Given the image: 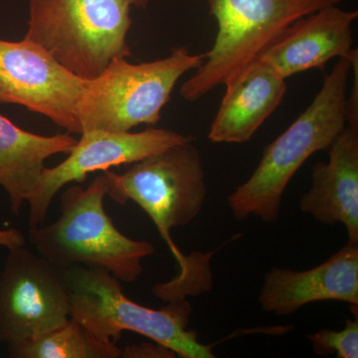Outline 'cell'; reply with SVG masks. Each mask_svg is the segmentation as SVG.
<instances>
[{
    "instance_id": "obj_1",
    "label": "cell",
    "mask_w": 358,
    "mask_h": 358,
    "mask_svg": "<svg viewBox=\"0 0 358 358\" xmlns=\"http://www.w3.org/2000/svg\"><path fill=\"white\" fill-rule=\"evenodd\" d=\"M352 62L339 59L324 75L319 93L291 126L264 148L262 159L248 180L227 197L238 221L257 216L266 223L279 219L289 181L313 154L331 147L345 127L348 84Z\"/></svg>"
},
{
    "instance_id": "obj_2",
    "label": "cell",
    "mask_w": 358,
    "mask_h": 358,
    "mask_svg": "<svg viewBox=\"0 0 358 358\" xmlns=\"http://www.w3.org/2000/svg\"><path fill=\"white\" fill-rule=\"evenodd\" d=\"M106 196L103 173L87 188L70 186L61 196L60 217L29 228L30 242L40 255L63 270L82 264L102 268L120 282H136L143 272V259L155 254V246L117 230L103 207Z\"/></svg>"
},
{
    "instance_id": "obj_3",
    "label": "cell",
    "mask_w": 358,
    "mask_h": 358,
    "mask_svg": "<svg viewBox=\"0 0 358 358\" xmlns=\"http://www.w3.org/2000/svg\"><path fill=\"white\" fill-rule=\"evenodd\" d=\"M150 0H29L24 39L39 45L81 79L100 76L115 58L131 56L133 7Z\"/></svg>"
},
{
    "instance_id": "obj_4",
    "label": "cell",
    "mask_w": 358,
    "mask_h": 358,
    "mask_svg": "<svg viewBox=\"0 0 358 358\" xmlns=\"http://www.w3.org/2000/svg\"><path fill=\"white\" fill-rule=\"evenodd\" d=\"M70 317L96 338L117 343L124 331H134L171 348L178 357L213 358L212 346L187 329L192 307L186 301H167L159 310L138 305L122 292L119 280L102 268L73 266L66 270Z\"/></svg>"
},
{
    "instance_id": "obj_5",
    "label": "cell",
    "mask_w": 358,
    "mask_h": 358,
    "mask_svg": "<svg viewBox=\"0 0 358 358\" xmlns=\"http://www.w3.org/2000/svg\"><path fill=\"white\" fill-rule=\"evenodd\" d=\"M217 33L203 63L180 88L195 102L218 86H227L294 21L345 0H206Z\"/></svg>"
},
{
    "instance_id": "obj_6",
    "label": "cell",
    "mask_w": 358,
    "mask_h": 358,
    "mask_svg": "<svg viewBox=\"0 0 358 358\" xmlns=\"http://www.w3.org/2000/svg\"><path fill=\"white\" fill-rule=\"evenodd\" d=\"M187 47L152 62L131 64L115 58L100 76L89 80L79 105L82 133H124L140 124L155 126L171 100L174 87L186 72L203 63Z\"/></svg>"
},
{
    "instance_id": "obj_7",
    "label": "cell",
    "mask_w": 358,
    "mask_h": 358,
    "mask_svg": "<svg viewBox=\"0 0 358 358\" xmlns=\"http://www.w3.org/2000/svg\"><path fill=\"white\" fill-rule=\"evenodd\" d=\"M103 173L108 196L117 204H138L166 240L179 268L185 267L186 256L171 239V230L194 220L207 196L203 164L193 141L134 162L124 173Z\"/></svg>"
},
{
    "instance_id": "obj_8",
    "label": "cell",
    "mask_w": 358,
    "mask_h": 358,
    "mask_svg": "<svg viewBox=\"0 0 358 358\" xmlns=\"http://www.w3.org/2000/svg\"><path fill=\"white\" fill-rule=\"evenodd\" d=\"M70 319L66 270L25 246L9 249L0 273V341L37 338Z\"/></svg>"
},
{
    "instance_id": "obj_9",
    "label": "cell",
    "mask_w": 358,
    "mask_h": 358,
    "mask_svg": "<svg viewBox=\"0 0 358 358\" xmlns=\"http://www.w3.org/2000/svg\"><path fill=\"white\" fill-rule=\"evenodd\" d=\"M86 83L39 45L0 39V103L22 106L81 134L79 105Z\"/></svg>"
},
{
    "instance_id": "obj_10",
    "label": "cell",
    "mask_w": 358,
    "mask_h": 358,
    "mask_svg": "<svg viewBox=\"0 0 358 358\" xmlns=\"http://www.w3.org/2000/svg\"><path fill=\"white\" fill-rule=\"evenodd\" d=\"M194 141L192 136L166 129L150 128L138 133L84 131L64 162L51 169L45 167L38 187L27 201L29 228L43 225L52 200L65 185L83 182L89 173L131 164Z\"/></svg>"
},
{
    "instance_id": "obj_11",
    "label": "cell",
    "mask_w": 358,
    "mask_h": 358,
    "mask_svg": "<svg viewBox=\"0 0 358 358\" xmlns=\"http://www.w3.org/2000/svg\"><path fill=\"white\" fill-rule=\"evenodd\" d=\"M357 17V10L324 7L294 21L256 61L284 79L310 69L324 70L334 58L350 61L357 51L352 37Z\"/></svg>"
},
{
    "instance_id": "obj_12",
    "label": "cell",
    "mask_w": 358,
    "mask_h": 358,
    "mask_svg": "<svg viewBox=\"0 0 358 358\" xmlns=\"http://www.w3.org/2000/svg\"><path fill=\"white\" fill-rule=\"evenodd\" d=\"M258 301L264 312L277 317L315 301H341L358 307V245L346 244L310 270L273 268L264 277Z\"/></svg>"
},
{
    "instance_id": "obj_13",
    "label": "cell",
    "mask_w": 358,
    "mask_h": 358,
    "mask_svg": "<svg viewBox=\"0 0 358 358\" xmlns=\"http://www.w3.org/2000/svg\"><path fill=\"white\" fill-rule=\"evenodd\" d=\"M327 150L329 160L313 166L300 208L320 223L343 224L348 244L358 245V128L348 124Z\"/></svg>"
},
{
    "instance_id": "obj_14",
    "label": "cell",
    "mask_w": 358,
    "mask_h": 358,
    "mask_svg": "<svg viewBox=\"0 0 358 358\" xmlns=\"http://www.w3.org/2000/svg\"><path fill=\"white\" fill-rule=\"evenodd\" d=\"M208 138L216 143H243L281 105L287 93L286 79L259 62L227 85Z\"/></svg>"
},
{
    "instance_id": "obj_15",
    "label": "cell",
    "mask_w": 358,
    "mask_h": 358,
    "mask_svg": "<svg viewBox=\"0 0 358 358\" xmlns=\"http://www.w3.org/2000/svg\"><path fill=\"white\" fill-rule=\"evenodd\" d=\"M77 141L68 131L51 136L29 133L0 114V185L8 195L13 214L20 213L38 187L45 160L69 154Z\"/></svg>"
},
{
    "instance_id": "obj_16",
    "label": "cell",
    "mask_w": 358,
    "mask_h": 358,
    "mask_svg": "<svg viewBox=\"0 0 358 358\" xmlns=\"http://www.w3.org/2000/svg\"><path fill=\"white\" fill-rule=\"evenodd\" d=\"M13 358H120L122 348L96 338L76 320L37 338L8 345Z\"/></svg>"
},
{
    "instance_id": "obj_17",
    "label": "cell",
    "mask_w": 358,
    "mask_h": 358,
    "mask_svg": "<svg viewBox=\"0 0 358 358\" xmlns=\"http://www.w3.org/2000/svg\"><path fill=\"white\" fill-rule=\"evenodd\" d=\"M313 350L320 357L336 355L338 358L358 357V320L346 319L341 331L322 329L308 334Z\"/></svg>"
},
{
    "instance_id": "obj_18",
    "label": "cell",
    "mask_w": 358,
    "mask_h": 358,
    "mask_svg": "<svg viewBox=\"0 0 358 358\" xmlns=\"http://www.w3.org/2000/svg\"><path fill=\"white\" fill-rule=\"evenodd\" d=\"M122 358H176L178 355L171 348L155 343L128 345L122 348Z\"/></svg>"
},
{
    "instance_id": "obj_19",
    "label": "cell",
    "mask_w": 358,
    "mask_h": 358,
    "mask_svg": "<svg viewBox=\"0 0 358 358\" xmlns=\"http://www.w3.org/2000/svg\"><path fill=\"white\" fill-rule=\"evenodd\" d=\"M352 68L355 71V80L350 95L346 96L345 115L348 126L358 128V51L350 58Z\"/></svg>"
},
{
    "instance_id": "obj_20",
    "label": "cell",
    "mask_w": 358,
    "mask_h": 358,
    "mask_svg": "<svg viewBox=\"0 0 358 358\" xmlns=\"http://www.w3.org/2000/svg\"><path fill=\"white\" fill-rule=\"evenodd\" d=\"M26 239L24 234L16 228L8 229H0V246L7 249L15 248V247L25 246Z\"/></svg>"
}]
</instances>
